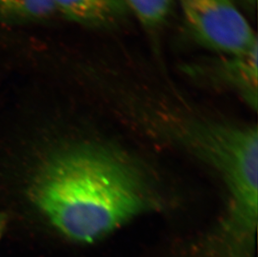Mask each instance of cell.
Returning <instances> with one entry per match:
<instances>
[{
  "label": "cell",
  "mask_w": 258,
  "mask_h": 257,
  "mask_svg": "<svg viewBox=\"0 0 258 257\" xmlns=\"http://www.w3.org/2000/svg\"><path fill=\"white\" fill-rule=\"evenodd\" d=\"M10 221V217L8 215L7 212L3 211L2 209L0 208V241L2 239L3 235L5 234V230L7 228L9 222Z\"/></svg>",
  "instance_id": "8"
},
{
  "label": "cell",
  "mask_w": 258,
  "mask_h": 257,
  "mask_svg": "<svg viewBox=\"0 0 258 257\" xmlns=\"http://www.w3.org/2000/svg\"><path fill=\"white\" fill-rule=\"evenodd\" d=\"M56 14L54 0H0V23L12 26L39 25Z\"/></svg>",
  "instance_id": "6"
},
{
  "label": "cell",
  "mask_w": 258,
  "mask_h": 257,
  "mask_svg": "<svg viewBox=\"0 0 258 257\" xmlns=\"http://www.w3.org/2000/svg\"><path fill=\"white\" fill-rule=\"evenodd\" d=\"M16 136L1 167L4 182L20 211L46 230L92 244L147 206L143 183L129 164L66 137L47 112Z\"/></svg>",
  "instance_id": "1"
},
{
  "label": "cell",
  "mask_w": 258,
  "mask_h": 257,
  "mask_svg": "<svg viewBox=\"0 0 258 257\" xmlns=\"http://www.w3.org/2000/svg\"><path fill=\"white\" fill-rule=\"evenodd\" d=\"M246 8L250 10H253L254 7L256 6V0H240Z\"/></svg>",
  "instance_id": "9"
},
{
  "label": "cell",
  "mask_w": 258,
  "mask_h": 257,
  "mask_svg": "<svg viewBox=\"0 0 258 257\" xmlns=\"http://www.w3.org/2000/svg\"><path fill=\"white\" fill-rule=\"evenodd\" d=\"M146 29L156 31L167 21L174 0H120Z\"/></svg>",
  "instance_id": "7"
},
{
  "label": "cell",
  "mask_w": 258,
  "mask_h": 257,
  "mask_svg": "<svg viewBox=\"0 0 258 257\" xmlns=\"http://www.w3.org/2000/svg\"><path fill=\"white\" fill-rule=\"evenodd\" d=\"M56 14L77 25L104 29L115 26L129 10L120 0H54Z\"/></svg>",
  "instance_id": "4"
},
{
  "label": "cell",
  "mask_w": 258,
  "mask_h": 257,
  "mask_svg": "<svg viewBox=\"0 0 258 257\" xmlns=\"http://www.w3.org/2000/svg\"><path fill=\"white\" fill-rule=\"evenodd\" d=\"M199 136L203 153L222 173L229 189L231 234L239 240L253 241L257 221V128L212 125Z\"/></svg>",
  "instance_id": "2"
},
{
  "label": "cell",
  "mask_w": 258,
  "mask_h": 257,
  "mask_svg": "<svg viewBox=\"0 0 258 257\" xmlns=\"http://www.w3.org/2000/svg\"><path fill=\"white\" fill-rule=\"evenodd\" d=\"M257 51L256 46L246 53L225 55L212 63L216 78L236 90L254 109L257 104Z\"/></svg>",
  "instance_id": "5"
},
{
  "label": "cell",
  "mask_w": 258,
  "mask_h": 257,
  "mask_svg": "<svg viewBox=\"0 0 258 257\" xmlns=\"http://www.w3.org/2000/svg\"><path fill=\"white\" fill-rule=\"evenodd\" d=\"M198 44L224 55L257 46L256 34L234 0H176Z\"/></svg>",
  "instance_id": "3"
}]
</instances>
